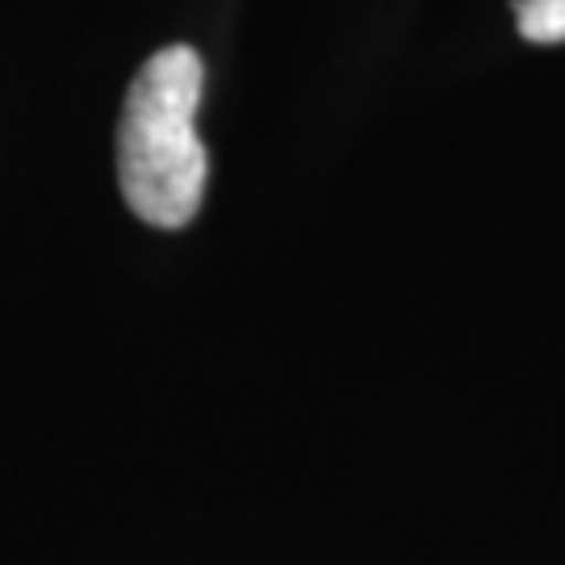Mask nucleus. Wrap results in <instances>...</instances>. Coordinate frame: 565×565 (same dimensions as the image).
<instances>
[{
	"mask_svg": "<svg viewBox=\"0 0 565 565\" xmlns=\"http://www.w3.org/2000/svg\"><path fill=\"white\" fill-rule=\"evenodd\" d=\"M202 60L193 46H163L130 81L118 121V181L142 223L181 231L202 210L210 156L198 139Z\"/></svg>",
	"mask_w": 565,
	"mask_h": 565,
	"instance_id": "obj_1",
	"label": "nucleus"
},
{
	"mask_svg": "<svg viewBox=\"0 0 565 565\" xmlns=\"http://www.w3.org/2000/svg\"><path fill=\"white\" fill-rule=\"evenodd\" d=\"M515 21L527 42H565V0H515Z\"/></svg>",
	"mask_w": 565,
	"mask_h": 565,
	"instance_id": "obj_2",
	"label": "nucleus"
}]
</instances>
